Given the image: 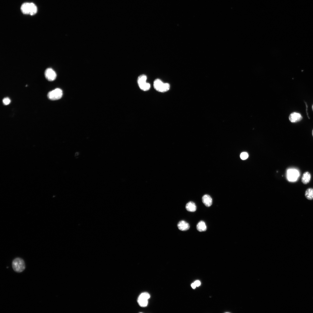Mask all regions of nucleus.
Here are the masks:
<instances>
[{
  "instance_id": "obj_17",
  "label": "nucleus",
  "mask_w": 313,
  "mask_h": 313,
  "mask_svg": "<svg viewBox=\"0 0 313 313\" xmlns=\"http://www.w3.org/2000/svg\"><path fill=\"white\" fill-rule=\"evenodd\" d=\"M3 104L5 105H7L9 104L10 102V99L8 97H6L4 98L3 99Z\"/></svg>"
},
{
  "instance_id": "obj_12",
  "label": "nucleus",
  "mask_w": 313,
  "mask_h": 313,
  "mask_svg": "<svg viewBox=\"0 0 313 313\" xmlns=\"http://www.w3.org/2000/svg\"><path fill=\"white\" fill-rule=\"evenodd\" d=\"M311 178V176L310 173L308 172H305L302 175L301 181L304 184H307L310 181Z\"/></svg>"
},
{
  "instance_id": "obj_8",
  "label": "nucleus",
  "mask_w": 313,
  "mask_h": 313,
  "mask_svg": "<svg viewBox=\"0 0 313 313\" xmlns=\"http://www.w3.org/2000/svg\"><path fill=\"white\" fill-rule=\"evenodd\" d=\"M44 74L46 79L50 81L54 80L57 77L55 72L50 68H48L45 70Z\"/></svg>"
},
{
  "instance_id": "obj_15",
  "label": "nucleus",
  "mask_w": 313,
  "mask_h": 313,
  "mask_svg": "<svg viewBox=\"0 0 313 313\" xmlns=\"http://www.w3.org/2000/svg\"><path fill=\"white\" fill-rule=\"evenodd\" d=\"M305 196L308 199L311 200L313 199V188H308L305 191Z\"/></svg>"
},
{
  "instance_id": "obj_18",
  "label": "nucleus",
  "mask_w": 313,
  "mask_h": 313,
  "mask_svg": "<svg viewBox=\"0 0 313 313\" xmlns=\"http://www.w3.org/2000/svg\"><path fill=\"white\" fill-rule=\"evenodd\" d=\"M194 283L196 285V286L198 287L201 284L200 281H199L197 280L195 281L194 282Z\"/></svg>"
},
{
  "instance_id": "obj_10",
  "label": "nucleus",
  "mask_w": 313,
  "mask_h": 313,
  "mask_svg": "<svg viewBox=\"0 0 313 313\" xmlns=\"http://www.w3.org/2000/svg\"><path fill=\"white\" fill-rule=\"evenodd\" d=\"M179 229L182 231L188 230L190 227L189 223L184 220H181L177 224Z\"/></svg>"
},
{
  "instance_id": "obj_14",
  "label": "nucleus",
  "mask_w": 313,
  "mask_h": 313,
  "mask_svg": "<svg viewBox=\"0 0 313 313\" xmlns=\"http://www.w3.org/2000/svg\"><path fill=\"white\" fill-rule=\"evenodd\" d=\"M196 229L200 232L205 231L207 230V226L205 222L203 221H200L196 225Z\"/></svg>"
},
{
  "instance_id": "obj_3",
  "label": "nucleus",
  "mask_w": 313,
  "mask_h": 313,
  "mask_svg": "<svg viewBox=\"0 0 313 313\" xmlns=\"http://www.w3.org/2000/svg\"><path fill=\"white\" fill-rule=\"evenodd\" d=\"M153 85L156 90L161 92H166L169 90L170 88L169 83H164L159 79H156L154 80Z\"/></svg>"
},
{
  "instance_id": "obj_22",
  "label": "nucleus",
  "mask_w": 313,
  "mask_h": 313,
  "mask_svg": "<svg viewBox=\"0 0 313 313\" xmlns=\"http://www.w3.org/2000/svg\"><path fill=\"white\" fill-rule=\"evenodd\" d=\"M312 110H313V105L312 106Z\"/></svg>"
},
{
  "instance_id": "obj_19",
  "label": "nucleus",
  "mask_w": 313,
  "mask_h": 313,
  "mask_svg": "<svg viewBox=\"0 0 313 313\" xmlns=\"http://www.w3.org/2000/svg\"><path fill=\"white\" fill-rule=\"evenodd\" d=\"M191 285L193 289L195 288L196 287V286L194 283H192Z\"/></svg>"
},
{
  "instance_id": "obj_2",
  "label": "nucleus",
  "mask_w": 313,
  "mask_h": 313,
  "mask_svg": "<svg viewBox=\"0 0 313 313\" xmlns=\"http://www.w3.org/2000/svg\"><path fill=\"white\" fill-rule=\"evenodd\" d=\"M13 270L17 272H21L25 269V265L23 260L20 258H17L13 260L12 263Z\"/></svg>"
},
{
  "instance_id": "obj_20",
  "label": "nucleus",
  "mask_w": 313,
  "mask_h": 313,
  "mask_svg": "<svg viewBox=\"0 0 313 313\" xmlns=\"http://www.w3.org/2000/svg\"><path fill=\"white\" fill-rule=\"evenodd\" d=\"M305 103V105H306V112H307V115L308 117V118H309V119H310V118H309V117H308V114H307V105L306 103Z\"/></svg>"
},
{
  "instance_id": "obj_1",
  "label": "nucleus",
  "mask_w": 313,
  "mask_h": 313,
  "mask_svg": "<svg viewBox=\"0 0 313 313\" xmlns=\"http://www.w3.org/2000/svg\"><path fill=\"white\" fill-rule=\"evenodd\" d=\"M21 10L24 14L33 15L37 12V8L33 3H25L21 5Z\"/></svg>"
},
{
  "instance_id": "obj_13",
  "label": "nucleus",
  "mask_w": 313,
  "mask_h": 313,
  "mask_svg": "<svg viewBox=\"0 0 313 313\" xmlns=\"http://www.w3.org/2000/svg\"><path fill=\"white\" fill-rule=\"evenodd\" d=\"M186 210L190 212H194L196 210V205L194 203L190 201L187 203L185 206Z\"/></svg>"
},
{
  "instance_id": "obj_6",
  "label": "nucleus",
  "mask_w": 313,
  "mask_h": 313,
  "mask_svg": "<svg viewBox=\"0 0 313 313\" xmlns=\"http://www.w3.org/2000/svg\"><path fill=\"white\" fill-rule=\"evenodd\" d=\"M62 95V90L60 88H57L49 92L48 94L47 97L50 100H55L61 99Z\"/></svg>"
},
{
  "instance_id": "obj_21",
  "label": "nucleus",
  "mask_w": 313,
  "mask_h": 313,
  "mask_svg": "<svg viewBox=\"0 0 313 313\" xmlns=\"http://www.w3.org/2000/svg\"><path fill=\"white\" fill-rule=\"evenodd\" d=\"M312 136H313V130H312Z\"/></svg>"
},
{
  "instance_id": "obj_5",
  "label": "nucleus",
  "mask_w": 313,
  "mask_h": 313,
  "mask_svg": "<svg viewBox=\"0 0 313 313\" xmlns=\"http://www.w3.org/2000/svg\"><path fill=\"white\" fill-rule=\"evenodd\" d=\"M299 175V172L296 169L290 168L287 171V180L290 182H293L297 181Z\"/></svg>"
},
{
  "instance_id": "obj_9",
  "label": "nucleus",
  "mask_w": 313,
  "mask_h": 313,
  "mask_svg": "<svg viewBox=\"0 0 313 313\" xmlns=\"http://www.w3.org/2000/svg\"><path fill=\"white\" fill-rule=\"evenodd\" d=\"M302 117L300 114L294 112L290 114L289 117L290 121L292 123H296L301 121Z\"/></svg>"
},
{
  "instance_id": "obj_11",
  "label": "nucleus",
  "mask_w": 313,
  "mask_h": 313,
  "mask_svg": "<svg viewBox=\"0 0 313 313\" xmlns=\"http://www.w3.org/2000/svg\"><path fill=\"white\" fill-rule=\"evenodd\" d=\"M202 201L205 205L208 207L210 206L212 203V200L211 197L208 194H205L203 196Z\"/></svg>"
},
{
  "instance_id": "obj_16",
  "label": "nucleus",
  "mask_w": 313,
  "mask_h": 313,
  "mask_svg": "<svg viewBox=\"0 0 313 313\" xmlns=\"http://www.w3.org/2000/svg\"><path fill=\"white\" fill-rule=\"evenodd\" d=\"M240 156L242 159L244 160L248 157V154L247 152H243L241 153Z\"/></svg>"
},
{
  "instance_id": "obj_4",
  "label": "nucleus",
  "mask_w": 313,
  "mask_h": 313,
  "mask_svg": "<svg viewBox=\"0 0 313 313\" xmlns=\"http://www.w3.org/2000/svg\"><path fill=\"white\" fill-rule=\"evenodd\" d=\"M146 76L144 74L139 76L137 79V82L140 88L143 91L148 90L150 87V84L146 82Z\"/></svg>"
},
{
  "instance_id": "obj_7",
  "label": "nucleus",
  "mask_w": 313,
  "mask_h": 313,
  "mask_svg": "<svg viewBox=\"0 0 313 313\" xmlns=\"http://www.w3.org/2000/svg\"><path fill=\"white\" fill-rule=\"evenodd\" d=\"M150 297V294L147 292L142 293L138 299V302L140 306L142 307L146 306L148 303V300Z\"/></svg>"
}]
</instances>
